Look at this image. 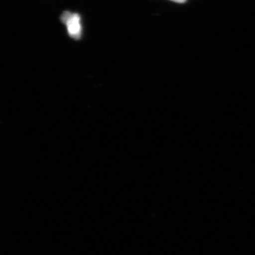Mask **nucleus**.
I'll list each match as a JSON object with an SVG mask.
<instances>
[{
  "mask_svg": "<svg viewBox=\"0 0 255 255\" xmlns=\"http://www.w3.org/2000/svg\"><path fill=\"white\" fill-rule=\"evenodd\" d=\"M61 21L67 26L69 35L75 39H79L81 36L82 26L80 16L76 13L65 11L61 16Z\"/></svg>",
  "mask_w": 255,
  "mask_h": 255,
  "instance_id": "obj_1",
  "label": "nucleus"
},
{
  "mask_svg": "<svg viewBox=\"0 0 255 255\" xmlns=\"http://www.w3.org/2000/svg\"><path fill=\"white\" fill-rule=\"evenodd\" d=\"M171 1H173L174 2L179 3V4H182V3L185 2L187 0H171Z\"/></svg>",
  "mask_w": 255,
  "mask_h": 255,
  "instance_id": "obj_2",
  "label": "nucleus"
}]
</instances>
